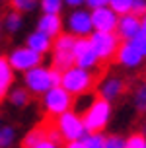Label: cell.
I'll list each match as a JSON object with an SVG mask.
<instances>
[{"label":"cell","instance_id":"obj_1","mask_svg":"<svg viewBox=\"0 0 146 148\" xmlns=\"http://www.w3.org/2000/svg\"><path fill=\"white\" fill-rule=\"evenodd\" d=\"M94 82H95V74L92 70L72 66L62 72V84L60 86L72 97H78L84 96V94H90V90L94 88Z\"/></svg>","mask_w":146,"mask_h":148},{"label":"cell","instance_id":"obj_2","mask_svg":"<svg viewBox=\"0 0 146 148\" xmlns=\"http://www.w3.org/2000/svg\"><path fill=\"white\" fill-rule=\"evenodd\" d=\"M74 45H76V37H72L70 33H60L53 41V68L64 72L68 68L76 66V62H74Z\"/></svg>","mask_w":146,"mask_h":148},{"label":"cell","instance_id":"obj_3","mask_svg":"<svg viewBox=\"0 0 146 148\" xmlns=\"http://www.w3.org/2000/svg\"><path fill=\"white\" fill-rule=\"evenodd\" d=\"M53 125L57 127V131L60 133L62 140H66V142H78L88 134L84 121H82V115L74 113V111H68L64 115L57 117Z\"/></svg>","mask_w":146,"mask_h":148},{"label":"cell","instance_id":"obj_4","mask_svg":"<svg viewBox=\"0 0 146 148\" xmlns=\"http://www.w3.org/2000/svg\"><path fill=\"white\" fill-rule=\"evenodd\" d=\"M111 117V105L109 101H105L97 96L95 101L92 103V107L82 115V121H84V127H86L88 133H101L107 121Z\"/></svg>","mask_w":146,"mask_h":148},{"label":"cell","instance_id":"obj_5","mask_svg":"<svg viewBox=\"0 0 146 148\" xmlns=\"http://www.w3.org/2000/svg\"><path fill=\"white\" fill-rule=\"evenodd\" d=\"M43 105H45V111L47 115L51 117H60L68 111H72V105H74V97L66 92L62 86H57V88L49 90L47 94L43 96Z\"/></svg>","mask_w":146,"mask_h":148},{"label":"cell","instance_id":"obj_6","mask_svg":"<svg viewBox=\"0 0 146 148\" xmlns=\"http://www.w3.org/2000/svg\"><path fill=\"white\" fill-rule=\"evenodd\" d=\"M90 41L94 45L95 53L101 62H107V60L115 59L117 57V51L121 47V39L117 33H99V31H94Z\"/></svg>","mask_w":146,"mask_h":148},{"label":"cell","instance_id":"obj_7","mask_svg":"<svg viewBox=\"0 0 146 148\" xmlns=\"http://www.w3.org/2000/svg\"><path fill=\"white\" fill-rule=\"evenodd\" d=\"M23 84L31 94L37 96H45L49 90H53V76H51V68L45 66H37L33 70L23 74Z\"/></svg>","mask_w":146,"mask_h":148},{"label":"cell","instance_id":"obj_8","mask_svg":"<svg viewBox=\"0 0 146 148\" xmlns=\"http://www.w3.org/2000/svg\"><path fill=\"white\" fill-rule=\"evenodd\" d=\"M66 29L72 37L76 39H84V37H92L94 33V23H92V12L88 10H74L66 20Z\"/></svg>","mask_w":146,"mask_h":148},{"label":"cell","instance_id":"obj_9","mask_svg":"<svg viewBox=\"0 0 146 148\" xmlns=\"http://www.w3.org/2000/svg\"><path fill=\"white\" fill-rule=\"evenodd\" d=\"M8 62L12 64L14 70H20L25 74L33 68L41 66V55H37L35 51H31L27 47H18L8 55Z\"/></svg>","mask_w":146,"mask_h":148},{"label":"cell","instance_id":"obj_10","mask_svg":"<svg viewBox=\"0 0 146 148\" xmlns=\"http://www.w3.org/2000/svg\"><path fill=\"white\" fill-rule=\"evenodd\" d=\"M74 62H76V66L86 68V70H94L101 62L94 49V45H92V41H90V37L76 39V45H74Z\"/></svg>","mask_w":146,"mask_h":148},{"label":"cell","instance_id":"obj_11","mask_svg":"<svg viewBox=\"0 0 146 148\" xmlns=\"http://www.w3.org/2000/svg\"><path fill=\"white\" fill-rule=\"evenodd\" d=\"M92 23H94V31H99V33H117L119 16L109 6L97 8V10H92Z\"/></svg>","mask_w":146,"mask_h":148},{"label":"cell","instance_id":"obj_12","mask_svg":"<svg viewBox=\"0 0 146 148\" xmlns=\"http://www.w3.org/2000/svg\"><path fill=\"white\" fill-rule=\"evenodd\" d=\"M142 31V20L132 14L121 16L119 18V25H117V35L123 41H132L134 37Z\"/></svg>","mask_w":146,"mask_h":148},{"label":"cell","instance_id":"obj_13","mask_svg":"<svg viewBox=\"0 0 146 148\" xmlns=\"http://www.w3.org/2000/svg\"><path fill=\"white\" fill-rule=\"evenodd\" d=\"M117 62L119 64H123L127 68H134V66H140V62H142V55L140 51L132 45V41H123L121 47H119V51H117Z\"/></svg>","mask_w":146,"mask_h":148},{"label":"cell","instance_id":"obj_14","mask_svg":"<svg viewBox=\"0 0 146 148\" xmlns=\"http://www.w3.org/2000/svg\"><path fill=\"white\" fill-rule=\"evenodd\" d=\"M127 88L123 78L119 76H107L105 80L99 84V90H97V96L105 99V101H111V99H117V97L123 94V90Z\"/></svg>","mask_w":146,"mask_h":148},{"label":"cell","instance_id":"obj_15","mask_svg":"<svg viewBox=\"0 0 146 148\" xmlns=\"http://www.w3.org/2000/svg\"><path fill=\"white\" fill-rule=\"evenodd\" d=\"M37 31L45 33L47 37H51L53 41L60 35L62 31V20L60 16H51V14H43L37 22Z\"/></svg>","mask_w":146,"mask_h":148},{"label":"cell","instance_id":"obj_16","mask_svg":"<svg viewBox=\"0 0 146 148\" xmlns=\"http://www.w3.org/2000/svg\"><path fill=\"white\" fill-rule=\"evenodd\" d=\"M14 68L8 62V57H0V99L12 92L14 84Z\"/></svg>","mask_w":146,"mask_h":148},{"label":"cell","instance_id":"obj_17","mask_svg":"<svg viewBox=\"0 0 146 148\" xmlns=\"http://www.w3.org/2000/svg\"><path fill=\"white\" fill-rule=\"evenodd\" d=\"M25 47L31 49V51H35L37 55H43V53H47V51L53 49V39L35 29L33 33L27 35V39H25Z\"/></svg>","mask_w":146,"mask_h":148},{"label":"cell","instance_id":"obj_18","mask_svg":"<svg viewBox=\"0 0 146 148\" xmlns=\"http://www.w3.org/2000/svg\"><path fill=\"white\" fill-rule=\"evenodd\" d=\"M45 138H47V127H37L23 136V148H33Z\"/></svg>","mask_w":146,"mask_h":148},{"label":"cell","instance_id":"obj_19","mask_svg":"<svg viewBox=\"0 0 146 148\" xmlns=\"http://www.w3.org/2000/svg\"><path fill=\"white\" fill-rule=\"evenodd\" d=\"M94 94H84V96H78L76 99H74V105H72V111L74 113H78V115H84L90 107H92V103L95 101Z\"/></svg>","mask_w":146,"mask_h":148},{"label":"cell","instance_id":"obj_20","mask_svg":"<svg viewBox=\"0 0 146 148\" xmlns=\"http://www.w3.org/2000/svg\"><path fill=\"white\" fill-rule=\"evenodd\" d=\"M8 97H10V103L16 105V107H23V105L29 103V92L25 88H12Z\"/></svg>","mask_w":146,"mask_h":148},{"label":"cell","instance_id":"obj_21","mask_svg":"<svg viewBox=\"0 0 146 148\" xmlns=\"http://www.w3.org/2000/svg\"><path fill=\"white\" fill-rule=\"evenodd\" d=\"M23 25V18L20 12H10V14L4 18V27H6V31H10V33H16V31L20 29Z\"/></svg>","mask_w":146,"mask_h":148},{"label":"cell","instance_id":"obj_22","mask_svg":"<svg viewBox=\"0 0 146 148\" xmlns=\"http://www.w3.org/2000/svg\"><path fill=\"white\" fill-rule=\"evenodd\" d=\"M132 4H134V0H111L109 8L121 18V16H127L132 12Z\"/></svg>","mask_w":146,"mask_h":148},{"label":"cell","instance_id":"obj_23","mask_svg":"<svg viewBox=\"0 0 146 148\" xmlns=\"http://www.w3.org/2000/svg\"><path fill=\"white\" fill-rule=\"evenodd\" d=\"M105 140H107V136H103L101 133H88L82 138L86 148H105Z\"/></svg>","mask_w":146,"mask_h":148},{"label":"cell","instance_id":"obj_24","mask_svg":"<svg viewBox=\"0 0 146 148\" xmlns=\"http://www.w3.org/2000/svg\"><path fill=\"white\" fill-rule=\"evenodd\" d=\"M39 6L43 10V14L58 16L62 6H64V0H39Z\"/></svg>","mask_w":146,"mask_h":148},{"label":"cell","instance_id":"obj_25","mask_svg":"<svg viewBox=\"0 0 146 148\" xmlns=\"http://www.w3.org/2000/svg\"><path fill=\"white\" fill-rule=\"evenodd\" d=\"M10 4L14 8V12H31V10H35L37 4H39V0H10Z\"/></svg>","mask_w":146,"mask_h":148},{"label":"cell","instance_id":"obj_26","mask_svg":"<svg viewBox=\"0 0 146 148\" xmlns=\"http://www.w3.org/2000/svg\"><path fill=\"white\" fill-rule=\"evenodd\" d=\"M134 107L140 113H146V82H142L134 92Z\"/></svg>","mask_w":146,"mask_h":148},{"label":"cell","instance_id":"obj_27","mask_svg":"<svg viewBox=\"0 0 146 148\" xmlns=\"http://www.w3.org/2000/svg\"><path fill=\"white\" fill-rule=\"evenodd\" d=\"M14 138H16V131L12 127H0V148L12 146Z\"/></svg>","mask_w":146,"mask_h":148},{"label":"cell","instance_id":"obj_28","mask_svg":"<svg viewBox=\"0 0 146 148\" xmlns=\"http://www.w3.org/2000/svg\"><path fill=\"white\" fill-rule=\"evenodd\" d=\"M125 148H146V136L144 134H131L129 138H127V146Z\"/></svg>","mask_w":146,"mask_h":148},{"label":"cell","instance_id":"obj_29","mask_svg":"<svg viewBox=\"0 0 146 148\" xmlns=\"http://www.w3.org/2000/svg\"><path fill=\"white\" fill-rule=\"evenodd\" d=\"M132 45H134V47L140 51V55H142V57H146V31L144 29H142L138 35L132 39Z\"/></svg>","mask_w":146,"mask_h":148},{"label":"cell","instance_id":"obj_30","mask_svg":"<svg viewBox=\"0 0 146 148\" xmlns=\"http://www.w3.org/2000/svg\"><path fill=\"white\" fill-rule=\"evenodd\" d=\"M127 146V138H121V136H107V140H105V148H125Z\"/></svg>","mask_w":146,"mask_h":148},{"label":"cell","instance_id":"obj_31","mask_svg":"<svg viewBox=\"0 0 146 148\" xmlns=\"http://www.w3.org/2000/svg\"><path fill=\"white\" fill-rule=\"evenodd\" d=\"M132 16H136V18H144L146 16V0H134V4H132Z\"/></svg>","mask_w":146,"mask_h":148},{"label":"cell","instance_id":"obj_32","mask_svg":"<svg viewBox=\"0 0 146 148\" xmlns=\"http://www.w3.org/2000/svg\"><path fill=\"white\" fill-rule=\"evenodd\" d=\"M111 0H88L86 4L90 10H97V8H107Z\"/></svg>","mask_w":146,"mask_h":148},{"label":"cell","instance_id":"obj_33","mask_svg":"<svg viewBox=\"0 0 146 148\" xmlns=\"http://www.w3.org/2000/svg\"><path fill=\"white\" fill-rule=\"evenodd\" d=\"M33 148H58V144H55V142L49 140V138H45V140H41L39 144H35Z\"/></svg>","mask_w":146,"mask_h":148},{"label":"cell","instance_id":"obj_34","mask_svg":"<svg viewBox=\"0 0 146 148\" xmlns=\"http://www.w3.org/2000/svg\"><path fill=\"white\" fill-rule=\"evenodd\" d=\"M86 2H88V0H64L66 6H72V8H76V10H78L82 4H86Z\"/></svg>","mask_w":146,"mask_h":148},{"label":"cell","instance_id":"obj_35","mask_svg":"<svg viewBox=\"0 0 146 148\" xmlns=\"http://www.w3.org/2000/svg\"><path fill=\"white\" fill-rule=\"evenodd\" d=\"M64 148H86V146H84V142H82V140H78V142H66Z\"/></svg>","mask_w":146,"mask_h":148},{"label":"cell","instance_id":"obj_36","mask_svg":"<svg viewBox=\"0 0 146 148\" xmlns=\"http://www.w3.org/2000/svg\"><path fill=\"white\" fill-rule=\"evenodd\" d=\"M142 29L146 31V16H144V18H142Z\"/></svg>","mask_w":146,"mask_h":148},{"label":"cell","instance_id":"obj_37","mask_svg":"<svg viewBox=\"0 0 146 148\" xmlns=\"http://www.w3.org/2000/svg\"><path fill=\"white\" fill-rule=\"evenodd\" d=\"M0 2H4V0H0Z\"/></svg>","mask_w":146,"mask_h":148},{"label":"cell","instance_id":"obj_38","mask_svg":"<svg viewBox=\"0 0 146 148\" xmlns=\"http://www.w3.org/2000/svg\"><path fill=\"white\" fill-rule=\"evenodd\" d=\"M0 31H2V29H0Z\"/></svg>","mask_w":146,"mask_h":148}]
</instances>
